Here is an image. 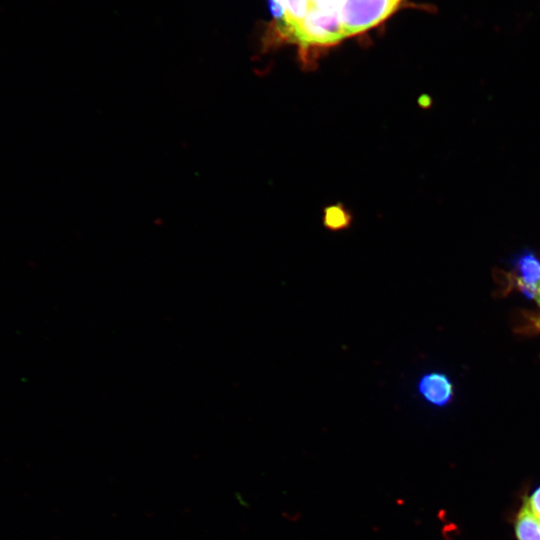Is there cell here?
<instances>
[{
  "label": "cell",
  "mask_w": 540,
  "mask_h": 540,
  "mask_svg": "<svg viewBox=\"0 0 540 540\" xmlns=\"http://www.w3.org/2000/svg\"><path fill=\"white\" fill-rule=\"evenodd\" d=\"M337 11L311 7L305 18L293 29L289 40L301 49V58L307 66L311 63V51L335 45L345 38Z\"/></svg>",
  "instance_id": "6da1fadb"
},
{
  "label": "cell",
  "mask_w": 540,
  "mask_h": 540,
  "mask_svg": "<svg viewBox=\"0 0 540 540\" xmlns=\"http://www.w3.org/2000/svg\"><path fill=\"white\" fill-rule=\"evenodd\" d=\"M402 0H344L338 10L345 36L366 31L385 20Z\"/></svg>",
  "instance_id": "7a4b0ae2"
},
{
  "label": "cell",
  "mask_w": 540,
  "mask_h": 540,
  "mask_svg": "<svg viewBox=\"0 0 540 540\" xmlns=\"http://www.w3.org/2000/svg\"><path fill=\"white\" fill-rule=\"evenodd\" d=\"M275 20L278 37L289 40L293 29L305 18L312 7L310 0H267Z\"/></svg>",
  "instance_id": "3957f363"
},
{
  "label": "cell",
  "mask_w": 540,
  "mask_h": 540,
  "mask_svg": "<svg viewBox=\"0 0 540 540\" xmlns=\"http://www.w3.org/2000/svg\"><path fill=\"white\" fill-rule=\"evenodd\" d=\"M419 396L429 405L443 408L450 404L454 397L452 380L443 372L431 371L423 374L417 382Z\"/></svg>",
  "instance_id": "277c9868"
},
{
  "label": "cell",
  "mask_w": 540,
  "mask_h": 540,
  "mask_svg": "<svg viewBox=\"0 0 540 540\" xmlns=\"http://www.w3.org/2000/svg\"><path fill=\"white\" fill-rule=\"evenodd\" d=\"M512 264L519 291L528 299L535 298L540 285V259L531 251H523Z\"/></svg>",
  "instance_id": "5b68a950"
},
{
  "label": "cell",
  "mask_w": 540,
  "mask_h": 540,
  "mask_svg": "<svg viewBox=\"0 0 540 540\" xmlns=\"http://www.w3.org/2000/svg\"><path fill=\"white\" fill-rule=\"evenodd\" d=\"M518 540H540V518L524 503L516 519Z\"/></svg>",
  "instance_id": "8992f818"
},
{
  "label": "cell",
  "mask_w": 540,
  "mask_h": 540,
  "mask_svg": "<svg viewBox=\"0 0 540 540\" xmlns=\"http://www.w3.org/2000/svg\"><path fill=\"white\" fill-rule=\"evenodd\" d=\"M350 218L341 206H330L325 210L324 225L331 230H340L349 226Z\"/></svg>",
  "instance_id": "52a82bcc"
},
{
  "label": "cell",
  "mask_w": 540,
  "mask_h": 540,
  "mask_svg": "<svg viewBox=\"0 0 540 540\" xmlns=\"http://www.w3.org/2000/svg\"><path fill=\"white\" fill-rule=\"evenodd\" d=\"M312 7L326 10V11H337L341 7L344 0H310Z\"/></svg>",
  "instance_id": "ba28073f"
},
{
  "label": "cell",
  "mask_w": 540,
  "mask_h": 540,
  "mask_svg": "<svg viewBox=\"0 0 540 540\" xmlns=\"http://www.w3.org/2000/svg\"><path fill=\"white\" fill-rule=\"evenodd\" d=\"M525 504L529 509L540 518V487L526 500Z\"/></svg>",
  "instance_id": "9c48e42d"
},
{
  "label": "cell",
  "mask_w": 540,
  "mask_h": 540,
  "mask_svg": "<svg viewBox=\"0 0 540 540\" xmlns=\"http://www.w3.org/2000/svg\"><path fill=\"white\" fill-rule=\"evenodd\" d=\"M535 299L537 300V302H538V304L540 306V285L538 287V291H537Z\"/></svg>",
  "instance_id": "30bf717a"
},
{
  "label": "cell",
  "mask_w": 540,
  "mask_h": 540,
  "mask_svg": "<svg viewBox=\"0 0 540 540\" xmlns=\"http://www.w3.org/2000/svg\"><path fill=\"white\" fill-rule=\"evenodd\" d=\"M536 324H537V325L539 326V328H540V319H538V321H537Z\"/></svg>",
  "instance_id": "8fae6325"
}]
</instances>
